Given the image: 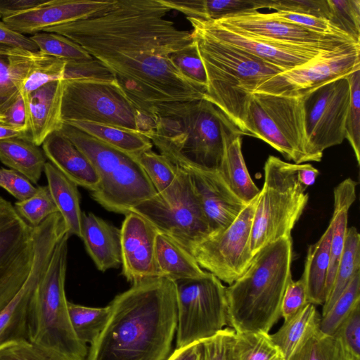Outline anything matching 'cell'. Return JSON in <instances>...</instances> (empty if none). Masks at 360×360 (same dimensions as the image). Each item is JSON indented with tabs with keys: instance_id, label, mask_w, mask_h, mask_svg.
I'll list each match as a JSON object with an SVG mask.
<instances>
[{
	"instance_id": "6da1fadb",
	"label": "cell",
	"mask_w": 360,
	"mask_h": 360,
	"mask_svg": "<svg viewBox=\"0 0 360 360\" xmlns=\"http://www.w3.org/2000/svg\"><path fill=\"white\" fill-rule=\"evenodd\" d=\"M162 0H112L98 13L43 32L66 37L108 68L139 112L155 120L167 103L204 98L206 88L171 59L191 44V32L166 18Z\"/></svg>"
},
{
	"instance_id": "7a4b0ae2",
	"label": "cell",
	"mask_w": 360,
	"mask_h": 360,
	"mask_svg": "<svg viewBox=\"0 0 360 360\" xmlns=\"http://www.w3.org/2000/svg\"><path fill=\"white\" fill-rule=\"evenodd\" d=\"M86 360H166L176 328V288L165 277L132 283L110 303Z\"/></svg>"
},
{
	"instance_id": "3957f363",
	"label": "cell",
	"mask_w": 360,
	"mask_h": 360,
	"mask_svg": "<svg viewBox=\"0 0 360 360\" xmlns=\"http://www.w3.org/2000/svg\"><path fill=\"white\" fill-rule=\"evenodd\" d=\"M243 133L219 108L200 100L167 103L146 136L173 163L219 169L226 145Z\"/></svg>"
},
{
	"instance_id": "277c9868",
	"label": "cell",
	"mask_w": 360,
	"mask_h": 360,
	"mask_svg": "<svg viewBox=\"0 0 360 360\" xmlns=\"http://www.w3.org/2000/svg\"><path fill=\"white\" fill-rule=\"evenodd\" d=\"M292 242L283 237L261 249L245 272L226 287L227 325L237 333H269L281 317L292 279Z\"/></svg>"
},
{
	"instance_id": "5b68a950",
	"label": "cell",
	"mask_w": 360,
	"mask_h": 360,
	"mask_svg": "<svg viewBox=\"0 0 360 360\" xmlns=\"http://www.w3.org/2000/svg\"><path fill=\"white\" fill-rule=\"evenodd\" d=\"M192 27L207 75L204 99L245 135L246 112L252 94L262 83L286 70Z\"/></svg>"
},
{
	"instance_id": "8992f818",
	"label": "cell",
	"mask_w": 360,
	"mask_h": 360,
	"mask_svg": "<svg viewBox=\"0 0 360 360\" xmlns=\"http://www.w3.org/2000/svg\"><path fill=\"white\" fill-rule=\"evenodd\" d=\"M68 233L56 245L29 307V342L53 360H86L88 349L76 336L65 292Z\"/></svg>"
},
{
	"instance_id": "52a82bcc",
	"label": "cell",
	"mask_w": 360,
	"mask_h": 360,
	"mask_svg": "<svg viewBox=\"0 0 360 360\" xmlns=\"http://www.w3.org/2000/svg\"><path fill=\"white\" fill-rule=\"evenodd\" d=\"M90 160L100 178L92 198L107 210L126 215L158 193L133 156L63 123L60 130Z\"/></svg>"
},
{
	"instance_id": "ba28073f",
	"label": "cell",
	"mask_w": 360,
	"mask_h": 360,
	"mask_svg": "<svg viewBox=\"0 0 360 360\" xmlns=\"http://www.w3.org/2000/svg\"><path fill=\"white\" fill-rule=\"evenodd\" d=\"M298 164L270 155L264 164V180L257 195L250 237L255 255L264 247L291 231L309 199L297 176Z\"/></svg>"
},
{
	"instance_id": "9c48e42d",
	"label": "cell",
	"mask_w": 360,
	"mask_h": 360,
	"mask_svg": "<svg viewBox=\"0 0 360 360\" xmlns=\"http://www.w3.org/2000/svg\"><path fill=\"white\" fill-rule=\"evenodd\" d=\"M63 123L87 121L140 131H153L154 122L143 116L116 82L63 79Z\"/></svg>"
},
{
	"instance_id": "30bf717a",
	"label": "cell",
	"mask_w": 360,
	"mask_h": 360,
	"mask_svg": "<svg viewBox=\"0 0 360 360\" xmlns=\"http://www.w3.org/2000/svg\"><path fill=\"white\" fill-rule=\"evenodd\" d=\"M245 135L258 138L295 164L311 162L307 151L302 98L254 92L248 106Z\"/></svg>"
},
{
	"instance_id": "8fae6325",
	"label": "cell",
	"mask_w": 360,
	"mask_h": 360,
	"mask_svg": "<svg viewBox=\"0 0 360 360\" xmlns=\"http://www.w3.org/2000/svg\"><path fill=\"white\" fill-rule=\"evenodd\" d=\"M178 167V175L167 188L136 205L131 212L143 217L191 254L211 232L188 174Z\"/></svg>"
},
{
	"instance_id": "7c38bea8",
	"label": "cell",
	"mask_w": 360,
	"mask_h": 360,
	"mask_svg": "<svg viewBox=\"0 0 360 360\" xmlns=\"http://www.w3.org/2000/svg\"><path fill=\"white\" fill-rule=\"evenodd\" d=\"M176 288V348L200 342L227 325L226 287L210 273L174 281Z\"/></svg>"
},
{
	"instance_id": "4fadbf2b",
	"label": "cell",
	"mask_w": 360,
	"mask_h": 360,
	"mask_svg": "<svg viewBox=\"0 0 360 360\" xmlns=\"http://www.w3.org/2000/svg\"><path fill=\"white\" fill-rule=\"evenodd\" d=\"M307 151L320 162L323 151L345 139L350 101L348 76L324 84L302 97Z\"/></svg>"
},
{
	"instance_id": "5bb4252c",
	"label": "cell",
	"mask_w": 360,
	"mask_h": 360,
	"mask_svg": "<svg viewBox=\"0 0 360 360\" xmlns=\"http://www.w3.org/2000/svg\"><path fill=\"white\" fill-rule=\"evenodd\" d=\"M67 233L60 214L49 216L32 227L34 259L31 271L22 286L0 311V346L19 341L29 342L28 314L31 298L46 270L56 245Z\"/></svg>"
},
{
	"instance_id": "9a60e30c",
	"label": "cell",
	"mask_w": 360,
	"mask_h": 360,
	"mask_svg": "<svg viewBox=\"0 0 360 360\" xmlns=\"http://www.w3.org/2000/svg\"><path fill=\"white\" fill-rule=\"evenodd\" d=\"M257 195L231 224L211 233L191 251L200 268L229 285L245 272L254 258L250 237Z\"/></svg>"
},
{
	"instance_id": "2e32d148",
	"label": "cell",
	"mask_w": 360,
	"mask_h": 360,
	"mask_svg": "<svg viewBox=\"0 0 360 360\" xmlns=\"http://www.w3.org/2000/svg\"><path fill=\"white\" fill-rule=\"evenodd\" d=\"M33 259L32 226L0 196V311L22 286Z\"/></svg>"
},
{
	"instance_id": "e0dca14e",
	"label": "cell",
	"mask_w": 360,
	"mask_h": 360,
	"mask_svg": "<svg viewBox=\"0 0 360 360\" xmlns=\"http://www.w3.org/2000/svg\"><path fill=\"white\" fill-rule=\"evenodd\" d=\"M358 70H360L359 44L284 71L262 83L255 92L300 98L324 84L348 76Z\"/></svg>"
},
{
	"instance_id": "ac0fdd59",
	"label": "cell",
	"mask_w": 360,
	"mask_h": 360,
	"mask_svg": "<svg viewBox=\"0 0 360 360\" xmlns=\"http://www.w3.org/2000/svg\"><path fill=\"white\" fill-rule=\"evenodd\" d=\"M186 18L191 26L197 27L214 38L285 70L305 65L325 54L352 46L330 49L321 46L284 43L253 35L217 20Z\"/></svg>"
},
{
	"instance_id": "d6986e66",
	"label": "cell",
	"mask_w": 360,
	"mask_h": 360,
	"mask_svg": "<svg viewBox=\"0 0 360 360\" xmlns=\"http://www.w3.org/2000/svg\"><path fill=\"white\" fill-rule=\"evenodd\" d=\"M217 21L253 35L271 40L337 49L360 44L346 34H325L311 31L276 17L273 13L245 12Z\"/></svg>"
},
{
	"instance_id": "ffe728a7",
	"label": "cell",
	"mask_w": 360,
	"mask_h": 360,
	"mask_svg": "<svg viewBox=\"0 0 360 360\" xmlns=\"http://www.w3.org/2000/svg\"><path fill=\"white\" fill-rule=\"evenodd\" d=\"M175 165L188 174L211 233L228 227L247 205L231 191L219 169Z\"/></svg>"
},
{
	"instance_id": "44dd1931",
	"label": "cell",
	"mask_w": 360,
	"mask_h": 360,
	"mask_svg": "<svg viewBox=\"0 0 360 360\" xmlns=\"http://www.w3.org/2000/svg\"><path fill=\"white\" fill-rule=\"evenodd\" d=\"M158 231L146 219L131 212L125 215L121 233L122 275L134 283L158 277L155 240Z\"/></svg>"
},
{
	"instance_id": "7402d4cb",
	"label": "cell",
	"mask_w": 360,
	"mask_h": 360,
	"mask_svg": "<svg viewBox=\"0 0 360 360\" xmlns=\"http://www.w3.org/2000/svg\"><path fill=\"white\" fill-rule=\"evenodd\" d=\"M111 2L112 0H48L38 7L2 20L19 33L35 34L53 26L86 18Z\"/></svg>"
},
{
	"instance_id": "603a6c76",
	"label": "cell",
	"mask_w": 360,
	"mask_h": 360,
	"mask_svg": "<svg viewBox=\"0 0 360 360\" xmlns=\"http://www.w3.org/2000/svg\"><path fill=\"white\" fill-rule=\"evenodd\" d=\"M63 88V79L56 80L23 98L30 141L37 146L42 145L49 135L60 130L63 124L61 120Z\"/></svg>"
},
{
	"instance_id": "cb8c5ba5",
	"label": "cell",
	"mask_w": 360,
	"mask_h": 360,
	"mask_svg": "<svg viewBox=\"0 0 360 360\" xmlns=\"http://www.w3.org/2000/svg\"><path fill=\"white\" fill-rule=\"evenodd\" d=\"M42 149L50 162L77 186L96 191L100 178L91 162L60 130L46 137Z\"/></svg>"
},
{
	"instance_id": "d4e9b609",
	"label": "cell",
	"mask_w": 360,
	"mask_h": 360,
	"mask_svg": "<svg viewBox=\"0 0 360 360\" xmlns=\"http://www.w3.org/2000/svg\"><path fill=\"white\" fill-rule=\"evenodd\" d=\"M81 238L97 269L105 271L122 264L120 229L92 212H82Z\"/></svg>"
},
{
	"instance_id": "484cf974",
	"label": "cell",
	"mask_w": 360,
	"mask_h": 360,
	"mask_svg": "<svg viewBox=\"0 0 360 360\" xmlns=\"http://www.w3.org/2000/svg\"><path fill=\"white\" fill-rule=\"evenodd\" d=\"M44 54L0 44V123L21 95L24 82Z\"/></svg>"
},
{
	"instance_id": "4316f807",
	"label": "cell",
	"mask_w": 360,
	"mask_h": 360,
	"mask_svg": "<svg viewBox=\"0 0 360 360\" xmlns=\"http://www.w3.org/2000/svg\"><path fill=\"white\" fill-rule=\"evenodd\" d=\"M356 182L345 179L334 189V208L331 218L333 234L330 248V263L326 278V297L330 295L340 259L344 249L349 209L356 199ZM325 300V301H326Z\"/></svg>"
},
{
	"instance_id": "83f0119b",
	"label": "cell",
	"mask_w": 360,
	"mask_h": 360,
	"mask_svg": "<svg viewBox=\"0 0 360 360\" xmlns=\"http://www.w3.org/2000/svg\"><path fill=\"white\" fill-rule=\"evenodd\" d=\"M155 258L158 277L176 281L200 278L208 273L200 268L188 251L159 231L155 240Z\"/></svg>"
},
{
	"instance_id": "f1b7e54d",
	"label": "cell",
	"mask_w": 360,
	"mask_h": 360,
	"mask_svg": "<svg viewBox=\"0 0 360 360\" xmlns=\"http://www.w3.org/2000/svg\"><path fill=\"white\" fill-rule=\"evenodd\" d=\"M44 172L53 200L65 222L69 236L82 237V212L79 205L77 186L66 177L50 162H46Z\"/></svg>"
},
{
	"instance_id": "f546056e",
	"label": "cell",
	"mask_w": 360,
	"mask_h": 360,
	"mask_svg": "<svg viewBox=\"0 0 360 360\" xmlns=\"http://www.w3.org/2000/svg\"><path fill=\"white\" fill-rule=\"evenodd\" d=\"M333 228L330 221L319 240L311 245L307 250L302 278L306 285L308 301L314 305H323L326 297Z\"/></svg>"
},
{
	"instance_id": "4dcf8cb0",
	"label": "cell",
	"mask_w": 360,
	"mask_h": 360,
	"mask_svg": "<svg viewBox=\"0 0 360 360\" xmlns=\"http://www.w3.org/2000/svg\"><path fill=\"white\" fill-rule=\"evenodd\" d=\"M171 10L184 13L186 18L217 20L245 12L266 8V0H162Z\"/></svg>"
},
{
	"instance_id": "1f68e13d",
	"label": "cell",
	"mask_w": 360,
	"mask_h": 360,
	"mask_svg": "<svg viewBox=\"0 0 360 360\" xmlns=\"http://www.w3.org/2000/svg\"><path fill=\"white\" fill-rule=\"evenodd\" d=\"M45 157L43 150L30 141L18 138L0 141V161L31 183L36 184L40 179Z\"/></svg>"
},
{
	"instance_id": "d6a6232c",
	"label": "cell",
	"mask_w": 360,
	"mask_h": 360,
	"mask_svg": "<svg viewBox=\"0 0 360 360\" xmlns=\"http://www.w3.org/2000/svg\"><path fill=\"white\" fill-rule=\"evenodd\" d=\"M311 326L286 360H360L347 349L336 335H328Z\"/></svg>"
},
{
	"instance_id": "836d02e7",
	"label": "cell",
	"mask_w": 360,
	"mask_h": 360,
	"mask_svg": "<svg viewBox=\"0 0 360 360\" xmlns=\"http://www.w3.org/2000/svg\"><path fill=\"white\" fill-rule=\"evenodd\" d=\"M65 123L134 158L153 147L150 139L140 131L87 121Z\"/></svg>"
},
{
	"instance_id": "e575fe53",
	"label": "cell",
	"mask_w": 360,
	"mask_h": 360,
	"mask_svg": "<svg viewBox=\"0 0 360 360\" xmlns=\"http://www.w3.org/2000/svg\"><path fill=\"white\" fill-rule=\"evenodd\" d=\"M219 171L231 191L249 203L259 193L246 167L241 149V136L229 142L224 148Z\"/></svg>"
},
{
	"instance_id": "d590c367",
	"label": "cell",
	"mask_w": 360,
	"mask_h": 360,
	"mask_svg": "<svg viewBox=\"0 0 360 360\" xmlns=\"http://www.w3.org/2000/svg\"><path fill=\"white\" fill-rule=\"evenodd\" d=\"M359 273H360V235L355 227L351 226L347 229L344 249L332 289L323 304L321 316L330 309L353 278Z\"/></svg>"
},
{
	"instance_id": "8d00e7d4",
	"label": "cell",
	"mask_w": 360,
	"mask_h": 360,
	"mask_svg": "<svg viewBox=\"0 0 360 360\" xmlns=\"http://www.w3.org/2000/svg\"><path fill=\"white\" fill-rule=\"evenodd\" d=\"M231 360H285L265 333H237L231 328Z\"/></svg>"
},
{
	"instance_id": "74e56055",
	"label": "cell",
	"mask_w": 360,
	"mask_h": 360,
	"mask_svg": "<svg viewBox=\"0 0 360 360\" xmlns=\"http://www.w3.org/2000/svg\"><path fill=\"white\" fill-rule=\"evenodd\" d=\"M321 315L316 305L308 303L291 318L284 321L275 333L269 335L272 342L281 352L286 360L294 351L307 330L319 322Z\"/></svg>"
},
{
	"instance_id": "f35d334b",
	"label": "cell",
	"mask_w": 360,
	"mask_h": 360,
	"mask_svg": "<svg viewBox=\"0 0 360 360\" xmlns=\"http://www.w3.org/2000/svg\"><path fill=\"white\" fill-rule=\"evenodd\" d=\"M70 322L77 338L84 344H92L108 320L109 304L105 307H90L68 302Z\"/></svg>"
},
{
	"instance_id": "ab89813d",
	"label": "cell",
	"mask_w": 360,
	"mask_h": 360,
	"mask_svg": "<svg viewBox=\"0 0 360 360\" xmlns=\"http://www.w3.org/2000/svg\"><path fill=\"white\" fill-rule=\"evenodd\" d=\"M360 303V273L351 281L330 309L321 316L319 328L324 334L333 335L354 307Z\"/></svg>"
},
{
	"instance_id": "60d3db41",
	"label": "cell",
	"mask_w": 360,
	"mask_h": 360,
	"mask_svg": "<svg viewBox=\"0 0 360 360\" xmlns=\"http://www.w3.org/2000/svg\"><path fill=\"white\" fill-rule=\"evenodd\" d=\"M134 158L158 193L167 188L178 175L179 167L165 155L156 153L152 149L143 151Z\"/></svg>"
},
{
	"instance_id": "b9f144b4",
	"label": "cell",
	"mask_w": 360,
	"mask_h": 360,
	"mask_svg": "<svg viewBox=\"0 0 360 360\" xmlns=\"http://www.w3.org/2000/svg\"><path fill=\"white\" fill-rule=\"evenodd\" d=\"M30 39L38 46L39 51L65 61L93 58L83 48L66 37L48 32L34 34Z\"/></svg>"
},
{
	"instance_id": "7bdbcfd3",
	"label": "cell",
	"mask_w": 360,
	"mask_h": 360,
	"mask_svg": "<svg viewBox=\"0 0 360 360\" xmlns=\"http://www.w3.org/2000/svg\"><path fill=\"white\" fill-rule=\"evenodd\" d=\"M13 206L17 213L32 227L58 212L47 186L37 187L31 197L15 202Z\"/></svg>"
},
{
	"instance_id": "ee69618b",
	"label": "cell",
	"mask_w": 360,
	"mask_h": 360,
	"mask_svg": "<svg viewBox=\"0 0 360 360\" xmlns=\"http://www.w3.org/2000/svg\"><path fill=\"white\" fill-rule=\"evenodd\" d=\"M328 21L360 43V0H328Z\"/></svg>"
},
{
	"instance_id": "f6af8a7d",
	"label": "cell",
	"mask_w": 360,
	"mask_h": 360,
	"mask_svg": "<svg viewBox=\"0 0 360 360\" xmlns=\"http://www.w3.org/2000/svg\"><path fill=\"white\" fill-rule=\"evenodd\" d=\"M65 66V60L44 54L26 77L21 91L22 98L49 82L63 79Z\"/></svg>"
},
{
	"instance_id": "bcb514c9",
	"label": "cell",
	"mask_w": 360,
	"mask_h": 360,
	"mask_svg": "<svg viewBox=\"0 0 360 360\" xmlns=\"http://www.w3.org/2000/svg\"><path fill=\"white\" fill-rule=\"evenodd\" d=\"M350 84V101L347 117L345 139L360 164V70L348 75Z\"/></svg>"
},
{
	"instance_id": "7dc6e473",
	"label": "cell",
	"mask_w": 360,
	"mask_h": 360,
	"mask_svg": "<svg viewBox=\"0 0 360 360\" xmlns=\"http://www.w3.org/2000/svg\"><path fill=\"white\" fill-rule=\"evenodd\" d=\"M171 59L186 77L207 88L206 72L195 39L186 48L172 54Z\"/></svg>"
},
{
	"instance_id": "c3c4849f",
	"label": "cell",
	"mask_w": 360,
	"mask_h": 360,
	"mask_svg": "<svg viewBox=\"0 0 360 360\" xmlns=\"http://www.w3.org/2000/svg\"><path fill=\"white\" fill-rule=\"evenodd\" d=\"M63 79H96L116 82L110 70L94 58L65 61Z\"/></svg>"
},
{
	"instance_id": "681fc988",
	"label": "cell",
	"mask_w": 360,
	"mask_h": 360,
	"mask_svg": "<svg viewBox=\"0 0 360 360\" xmlns=\"http://www.w3.org/2000/svg\"><path fill=\"white\" fill-rule=\"evenodd\" d=\"M266 8L312 15L328 20L330 9L328 0H266Z\"/></svg>"
},
{
	"instance_id": "f907efd6",
	"label": "cell",
	"mask_w": 360,
	"mask_h": 360,
	"mask_svg": "<svg viewBox=\"0 0 360 360\" xmlns=\"http://www.w3.org/2000/svg\"><path fill=\"white\" fill-rule=\"evenodd\" d=\"M334 335L341 339L354 356L360 359V303L354 307Z\"/></svg>"
},
{
	"instance_id": "816d5d0a",
	"label": "cell",
	"mask_w": 360,
	"mask_h": 360,
	"mask_svg": "<svg viewBox=\"0 0 360 360\" xmlns=\"http://www.w3.org/2000/svg\"><path fill=\"white\" fill-rule=\"evenodd\" d=\"M306 285L301 277L298 281L290 279L285 288L281 307V316L284 321L291 318L300 311L307 304Z\"/></svg>"
},
{
	"instance_id": "f5cc1de1",
	"label": "cell",
	"mask_w": 360,
	"mask_h": 360,
	"mask_svg": "<svg viewBox=\"0 0 360 360\" xmlns=\"http://www.w3.org/2000/svg\"><path fill=\"white\" fill-rule=\"evenodd\" d=\"M230 331L231 328H226L199 342L202 360H231Z\"/></svg>"
},
{
	"instance_id": "db71d44e",
	"label": "cell",
	"mask_w": 360,
	"mask_h": 360,
	"mask_svg": "<svg viewBox=\"0 0 360 360\" xmlns=\"http://www.w3.org/2000/svg\"><path fill=\"white\" fill-rule=\"evenodd\" d=\"M0 187L18 201L29 198L37 190L23 175L13 169L5 168H0Z\"/></svg>"
},
{
	"instance_id": "11a10c76",
	"label": "cell",
	"mask_w": 360,
	"mask_h": 360,
	"mask_svg": "<svg viewBox=\"0 0 360 360\" xmlns=\"http://www.w3.org/2000/svg\"><path fill=\"white\" fill-rule=\"evenodd\" d=\"M0 360H53L28 341L11 342L0 346Z\"/></svg>"
},
{
	"instance_id": "9f6ffc18",
	"label": "cell",
	"mask_w": 360,
	"mask_h": 360,
	"mask_svg": "<svg viewBox=\"0 0 360 360\" xmlns=\"http://www.w3.org/2000/svg\"><path fill=\"white\" fill-rule=\"evenodd\" d=\"M273 13L280 19L300 25L314 32L325 34H345L324 18L285 11H276Z\"/></svg>"
},
{
	"instance_id": "6f0895ef",
	"label": "cell",
	"mask_w": 360,
	"mask_h": 360,
	"mask_svg": "<svg viewBox=\"0 0 360 360\" xmlns=\"http://www.w3.org/2000/svg\"><path fill=\"white\" fill-rule=\"evenodd\" d=\"M0 44H7L32 52H38L36 44L25 35L19 33L3 20H0Z\"/></svg>"
},
{
	"instance_id": "680465c9",
	"label": "cell",
	"mask_w": 360,
	"mask_h": 360,
	"mask_svg": "<svg viewBox=\"0 0 360 360\" xmlns=\"http://www.w3.org/2000/svg\"><path fill=\"white\" fill-rule=\"evenodd\" d=\"M4 124L14 128L22 129L28 134L26 105L21 95L8 109Z\"/></svg>"
},
{
	"instance_id": "91938a15",
	"label": "cell",
	"mask_w": 360,
	"mask_h": 360,
	"mask_svg": "<svg viewBox=\"0 0 360 360\" xmlns=\"http://www.w3.org/2000/svg\"><path fill=\"white\" fill-rule=\"evenodd\" d=\"M48 0H0V18H5L45 4Z\"/></svg>"
},
{
	"instance_id": "94428289",
	"label": "cell",
	"mask_w": 360,
	"mask_h": 360,
	"mask_svg": "<svg viewBox=\"0 0 360 360\" xmlns=\"http://www.w3.org/2000/svg\"><path fill=\"white\" fill-rule=\"evenodd\" d=\"M166 360H202L200 342H193L185 347L176 348Z\"/></svg>"
},
{
	"instance_id": "6125c7cd",
	"label": "cell",
	"mask_w": 360,
	"mask_h": 360,
	"mask_svg": "<svg viewBox=\"0 0 360 360\" xmlns=\"http://www.w3.org/2000/svg\"><path fill=\"white\" fill-rule=\"evenodd\" d=\"M319 172L310 164H298L297 176L301 184L307 188L314 184Z\"/></svg>"
},
{
	"instance_id": "be15d7a7",
	"label": "cell",
	"mask_w": 360,
	"mask_h": 360,
	"mask_svg": "<svg viewBox=\"0 0 360 360\" xmlns=\"http://www.w3.org/2000/svg\"><path fill=\"white\" fill-rule=\"evenodd\" d=\"M12 138L30 141L28 134L25 131L0 123V141Z\"/></svg>"
}]
</instances>
